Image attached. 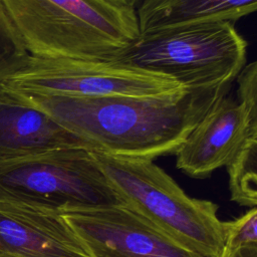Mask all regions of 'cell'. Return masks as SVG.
Listing matches in <instances>:
<instances>
[{
  "mask_svg": "<svg viewBox=\"0 0 257 257\" xmlns=\"http://www.w3.org/2000/svg\"><path fill=\"white\" fill-rule=\"evenodd\" d=\"M232 85L184 87L156 96L65 97L7 90L50 116L91 151L154 160L175 155Z\"/></svg>",
  "mask_w": 257,
  "mask_h": 257,
  "instance_id": "obj_1",
  "label": "cell"
},
{
  "mask_svg": "<svg viewBox=\"0 0 257 257\" xmlns=\"http://www.w3.org/2000/svg\"><path fill=\"white\" fill-rule=\"evenodd\" d=\"M29 55L121 59L140 35L125 0H0Z\"/></svg>",
  "mask_w": 257,
  "mask_h": 257,
  "instance_id": "obj_2",
  "label": "cell"
},
{
  "mask_svg": "<svg viewBox=\"0 0 257 257\" xmlns=\"http://www.w3.org/2000/svg\"><path fill=\"white\" fill-rule=\"evenodd\" d=\"M123 204L199 257H221L224 222L218 205L189 197L153 160L91 151Z\"/></svg>",
  "mask_w": 257,
  "mask_h": 257,
  "instance_id": "obj_3",
  "label": "cell"
},
{
  "mask_svg": "<svg viewBox=\"0 0 257 257\" xmlns=\"http://www.w3.org/2000/svg\"><path fill=\"white\" fill-rule=\"evenodd\" d=\"M247 41L229 21L140 33L121 59L173 77L185 87L233 83L246 64Z\"/></svg>",
  "mask_w": 257,
  "mask_h": 257,
  "instance_id": "obj_4",
  "label": "cell"
},
{
  "mask_svg": "<svg viewBox=\"0 0 257 257\" xmlns=\"http://www.w3.org/2000/svg\"><path fill=\"white\" fill-rule=\"evenodd\" d=\"M0 201L57 213L123 204L82 147L0 161Z\"/></svg>",
  "mask_w": 257,
  "mask_h": 257,
  "instance_id": "obj_5",
  "label": "cell"
},
{
  "mask_svg": "<svg viewBox=\"0 0 257 257\" xmlns=\"http://www.w3.org/2000/svg\"><path fill=\"white\" fill-rule=\"evenodd\" d=\"M0 87L65 97L156 96L185 86L166 74L144 69L123 59L87 60L27 55Z\"/></svg>",
  "mask_w": 257,
  "mask_h": 257,
  "instance_id": "obj_6",
  "label": "cell"
},
{
  "mask_svg": "<svg viewBox=\"0 0 257 257\" xmlns=\"http://www.w3.org/2000/svg\"><path fill=\"white\" fill-rule=\"evenodd\" d=\"M59 214L89 257H199L125 204Z\"/></svg>",
  "mask_w": 257,
  "mask_h": 257,
  "instance_id": "obj_7",
  "label": "cell"
},
{
  "mask_svg": "<svg viewBox=\"0 0 257 257\" xmlns=\"http://www.w3.org/2000/svg\"><path fill=\"white\" fill-rule=\"evenodd\" d=\"M252 138H257V110L228 92L212 106L175 154L186 175L203 179L227 166Z\"/></svg>",
  "mask_w": 257,
  "mask_h": 257,
  "instance_id": "obj_8",
  "label": "cell"
},
{
  "mask_svg": "<svg viewBox=\"0 0 257 257\" xmlns=\"http://www.w3.org/2000/svg\"><path fill=\"white\" fill-rule=\"evenodd\" d=\"M0 257H89L57 212L0 201Z\"/></svg>",
  "mask_w": 257,
  "mask_h": 257,
  "instance_id": "obj_9",
  "label": "cell"
},
{
  "mask_svg": "<svg viewBox=\"0 0 257 257\" xmlns=\"http://www.w3.org/2000/svg\"><path fill=\"white\" fill-rule=\"evenodd\" d=\"M72 147L90 150L50 116L0 87V161Z\"/></svg>",
  "mask_w": 257,
  "mask_h": 257,
  "instance_id": "obj_10",
  "label": "cell"
},
{
  "mask_svg": "<svg viewBox=\"0 0 257 257\" xmlns=\"http://www.w3.org/2000/svg\"><path fill=\"white\" fill-rule=\"evenodd\" d=\"M256 6L257 0H142L136 12L144 33L198 22H235Z\"/></svg>",
  "mask_w": 257,
  "mask_h": 257,
  "instance_id": "obj_11",
  "label": "cell"
},
{
  "mask_svg": "<svg viewBox=\"0 0 257 257\" xmlns=\"http://www.w3.org/2000/svg\"><path fill=\"white\" fill-rule=\"evenodd\" d=\"M226 167L231 200L244 207H256L257 138L250 139Z\"/></svg>",
  "mask_w": 257,
  "mask_h": 257,
  "instance_id": "obj_12",
  "label": "cell"
},
{
  "mask_svg": "<svg viewBox=\"0 0 257 257\" xmlns=\"http://www.w3.org/2000/svg\"><path fill=\"white\" fill-rule=\"evenodd\" d=\"M27 55L0 2V78L15 70Z\"/></svg>",
  "mask_w": 257,
  "mask_h": 257,
  "instance_id": "obj_13",
  "label": "cell"
},
{
  "mask_svg": "<svg viewBox=\"0 0 257 257\" xmlns=\"http://www.w3.org/2000/svg\"><path fill=\"white\" fill-rule=\"evenodd\" d=\"M225 248L235 250L244 246L257 245V209L249 210L238 219L224 222Z\"/></svg>",
  "mask_w": 257,
  "mask_h": 257,
  "instance_id": "obj_14",
  "label": "cell"
},
{
  "mask_svg": "<svg viewBox=\"0 0 257 257\" xmlns=\"http://www.w3.org/2000/svg\"><path fill=\"white\" fill-rule=\"evenodd\" d=\"M221 257H257V245L244 246L235 250H224Z\"/></svg>",
  "mask_w": 257,
  "mask_h": 257,
  "instance_id": "obj_15",
  "label": "cell"
},
{
  "mask_svg": "<svg viewBox=\"0 0 257 257\" xmlns=\"http://www.w3.org/2000/svg\"><path fill=\"white\" fill-rule=\"evenodd\" d=\"M128 4H131L132 6H134L135 8H137V6L140 4V2L142 1V0H125Z\"/></svg>",
  "mask_w": 257,
  "mask_h": 257,
  "instance_id": "obj_16",
  "label": "cell"
}]
</instances>
